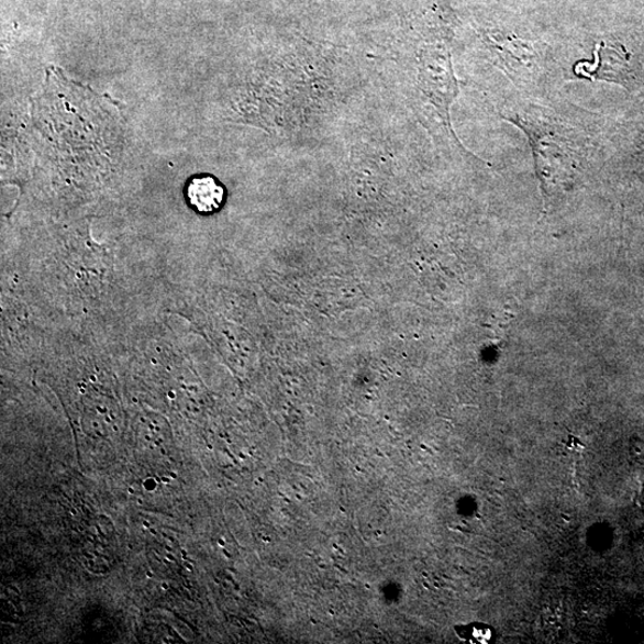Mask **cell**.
<instances>
[{
  "label": "cell",
  "instance_id": "cell-1",
  "mask_svg": "<svg viewBox=\"0 0 644 644\" xmlns=\"http://www.w3.org/2000/svg\"><path fill=\"white\" fill-rule=\"evenodd\" d=\"M522 129L534 153L537 177L545 200L571 187L579 169V146L569 131L531 113L502 115Z\"/></svg>",
  "mask_w": 644,
  "mask_h": 644
},
{
  "label": "cell",
  "instance_id": "cell-2",
  "mask_svg": "<svg viewBox=\"0 0 644 644\" xmlns=\"http://www.w3.org/2000/svg\"><path fill=\"white\" fill-rule=\"evenodd\" d=\"M423 89L438 108L441 116L449 124V108L458 93V86L453 73L449 52L431 49L422 57Z\"/></svg>",
  "mask_w": 644,
  "mask_h": 644
},
{
  "label": "cell",
  "instance_id": "cell-3",
  "mask_svg": "<svg viewBox=\"0 0 644 644\" xmlns=\"http://www.w3.org/2000/svg\"><path fill=\"white\" fill-rule=\"evenodd\" d=\"M596 57L597 60L591 66L586 63L577 65L576 74L582 78L607 80L622 86L632 80L629 54L622 47L598 45Z\"/></svg>",
  "mask_w": 644,
  "mask_h": 644
},
{
  "label": "cell",
  "instance_id": "cell-4",
  "mask_svg": "<svg viewBox=\"0 0 644 644\" xmlns=\"http://www.w3.org/2000/svg\"><path fill=\"white\" fill-rule=\"evenodd\" d=\"M225 188L213 176H198L189 181L187 199L189 204L201 214H212L225 201Z\"/></svg>",
  "mask_w": 644,
  "mask_h": 644
},
{
  "label": "cell",
  "instance_id": "cell-5",
  "mask_svg": "<svg viewBox=\"0 0 644 644\" xmlns=\"http://www.w3.org/2000/svg\"><path fill=\"white\" fill-rule=\"evenodd\" d=\"M456 635L471 644H489L496 641V630L486 623L473 622L455 626Z\"/></svg>",
  "mask_w": 644,
  "mask_h": 644
}]
</instances>
